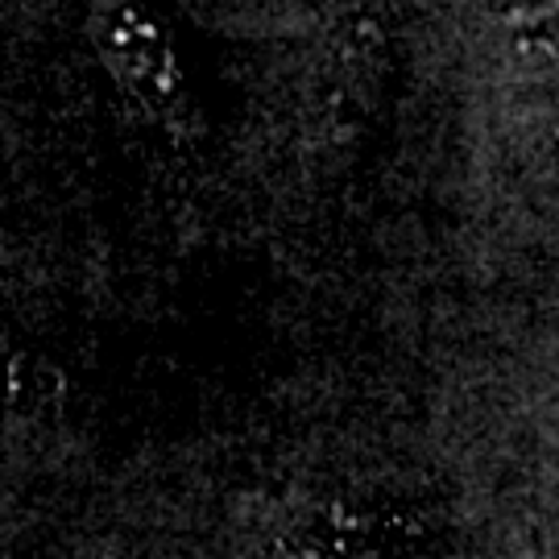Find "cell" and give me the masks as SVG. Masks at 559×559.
I'll use <instances>...</instances> for the list:
<instances>
[{
	"label": "cell",
	"instance_id": "1",
	"mask_svg": "<svg viewBox=\"0 0 559 559\" xmlns=\"http://www.w3.org/2000/svg\"><path fill=\"white\" fill-rule=\"evenodd\" d=\"M83 38L117 96L170 145H195L207 133L200 92L175 29L145 0H87Z\"/></svg>",
	"mask_w": 559,
	"mask_h": 559
},
{
	"label": "cell",
	"instance_id": "2",
	"mask_svg": "<svg viewBox=\"0 0 559 559\" xmlns=\"http://www.w3.org/2000/svg\"><path fill=\"white\" fill-rule=\"evenodd\" d=\"M436 535L419 506L311 498L274 526V559H415Z\"/></svg>",
	"mask_w": 559,
	"mask_h": 559
},
{
	"label": "cell",
	"instance_id": "3",
	"mask_svg": "<svg viewBox=\"0 0 559 559\" xmlns=\"http://www.w3.org/2000/svg\"><path fill=\"white\" fill-rule=\"evenodd\" d=\"M67 399V369L55 360L0 336V415H46Z\"/></svg>",
	"mask_w": 559,
	"mask_h": 559
},
{
	"label": "cell",
	"instance_id": "4",
	"mask_svg": "<svg viewBox=\"0 0 559 559\" xmlns=\"http://www.w3.org/2000/svg\"><path fill=\"white\" fill-rule=\"evenodd\" d=\"M498 13L519 67L547 80L556 67V0H498Z\"/></svg>",
	"mask_w": 559,
	"mask_h": 559
}]
</instances>
